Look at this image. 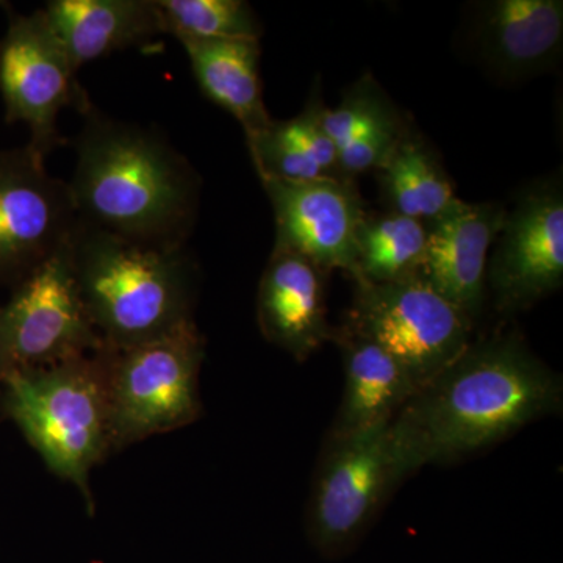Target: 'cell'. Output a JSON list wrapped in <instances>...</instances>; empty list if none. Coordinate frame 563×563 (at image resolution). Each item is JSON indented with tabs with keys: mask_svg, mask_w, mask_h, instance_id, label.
Listing matches in <instances>:
<instances>
[{
	"mask_svg": "<svg viewBox=\"0 0 563 563\" xmlns=\"http://www.w3.org/2000/svg\"><path fill=\"white\" fill-rule=\"evenodd\" d=\"M325 272L302 255L273 250L258 285L257 318L265 339L298 361L331 340Z\"/></svg>",
	"mask_w": 563,
	"mask_h": 563,
	"instance_id": "cell-15",
	"label": "cell"
},
{
	"mask_svg": "<svg viewBox=\"0 0 563 563\" xmlns=\"http://www.w3.org/2000/svg\"><path fill=\"white\" fill-rule=\"evenodd\" d=\"M487 262V288L501 314H515L563 284L561 176L533 181L506 210Z\"/></svg>",
	"mask_w": 563,
	"mask_h": 563,
	"instance_id": "cell-9",
	"label": "cell"
},
{
	"mask_svg": "<svg viewBox=\"0 0 563 563\" xmlns=\"http://www.w3.org/2000/svg\"><path fill=\"white\" fill-rule=\"evenodd\" d=\"M561 376L518 332L472 342L393 417L399 484L428 465L457 462L504 442L562 406Z\"/></svg>",
	"mask_w": 563,
	"mask_h": 563,
	"instance_id": "cell-1",
	"label": "cell"
},
{
	"mask_svg": "<svg viewBox=\"0 0 563 563\" xmlns=\"http://www.w3.org/2000/svg\"><path fill=\"white\" fill-rule=\"evenodd\" d=\"M76 76L43 9L10 14L0 40V96L7 122L27 125L29 146L41 157L60 146V111L65 107L81 111L91 102Z\"/></svg>",
	"mask_w": 563,
	"mask_h": 563,
	"instance_id": "cell-8",
	"label": "cell"
},
{
	"mask_svg": "<svg viewBox=\"0 0 563 563\" xmlns=\"http://www.w3.org/2000/svg\"><path fill=\"white\" fill-rule=\"evenodd\" d=\"M331 340L342 350L344 363L342 406L332 433L388 424L415 395L409 377L383 347L347 324L333 329Z\"/></svg>",
	"mask_w": 563,
	"mask_h": 563,
	"instance_id": "cell-18",
	"label": "cell"
},
{
	"mask_svg": "<svg viewBox=\"0 0 563 563\" xmlns=\"http://www.w3.org/2000/svg\"><path fill=\"white\" fill-rule=\"evenodd\" d=\"M321 92L291 120H273L268 128L246 136L252 163L261 180L309 181L344 179L336 150L321 124Z\"/></svg>",
	"mask_w": 563,
	"mask_h": 563,
	"instance_id": "cell-20",
	"label": "cell"
},
{
	"mask_svg": "<svg viewBox=\"0 0 563 563\" xmlns=\"http://www.w3.org/2000/svg\"><path fill=\"white\" fill-rule=\"evenodd\" d=\"M102 346L81 301L68 242L18 282L10 301L0 307V377Z\"/></svg>",
	"mask_w": 563,
	"mask_h": 563,
	"instance_id": "cell-7",
	"label": "cell"
},
{
	"mask_svg": "<svg viewBox=\"0 0 563 563\" xmlns=\"http://www.w3.org/2000/svg\"><path fill=\"white\" fill-rule=\"evenodd\" d=\"M504 214L501 203H474L457 198L426 224L428 242L418 277L473 322L487 298L488 252Z\"/></svg>",
	"mask_w": 563,
	"mask_h": 563,
	"instance_id": "cell-14",
	"label": "cell"
},
{
	"mask_svg": "<svg viewBox=\"0 0 563 563\" xmlns=\"http://www.w3.org/2000/svg\"><path fill=\"white\" fill-rule=\"evenodd\" d=\"M274 211L276 244L302 255L322 272L342 269L355 277V235L365 206L355 180H261Z\"/></svg>",
	"mask_w": 563,
	"mask_h": 563,
	"instance_id": "cell-12",
	"label": "cell"
},
{
	"mask_svg": "<svg viewBox=\"0 0 563 563\" xmlns=\"http://www.w3.org/2000/svg\"><path fill=\"white\" fill-rule=\"evenodd\" d=\"M355 284L347 325L383 347L401 366L415 393L472 344V318L420 277Z\"/></svg>",
	"mask_w": 563,
	"mask_h": 563,
	"instance_id": "cell-6",
	"label": "cell"
},
{
	"mask_svg": "<svg viewBox=\"0 0 563 563\" xmlns=\"http://www.w3.org/2000/svg\"><path fill=\"white\" fill-rule=\"evenodd\" d=\"M69 250L103 346L124 350L191 320L195 265L187 247L129 242L79 220Z\"/></svg>",
	"mask_w": 563,
	"mask_h": 563,
	"instance_id": "cell-3",
	"label": "cell"
},
{
	"mask_svg": "<svg viewBox=\"0 0 563 563\" xmlns=\"http://www.w3.org/2000/svg\"><path fill=\"white\" fill-rule=\"evenodd\" d=\"M2 406L52 473L95 507L90 472L111 444L107 347L0 377Z\"/></svg>",
	"mask_w": 563,
	"mask_h": 563,
	"instance_id": "cell-4",
	"label": "cell"
},
{
	"mask_svg": "<svg viewBox=\"0 0 563 563\" xmlns=\"http://www.w3.org/2000/svg\"><path fill=\"white\" fill-rule=\"evenodd\" d=\"M321 124L335 146L340 174L351 180L376 172L409 131L402 114L369 73L347 88L335 109L324 107Z\"/></svg>",
	"mask_w": 563,
	"mask_h": 563,
	"instance_id": "cell-17",
	"label": "cell"
},
{
	"mask_svg": "<svg viewBox=\"0 0 563 563\" xmlns=\"http://www.w3.org/2000/svg\"><path fill=\"white\" fill-rule=\"evenodd\" d=\"M376 174L387 211L426 224L457 199L440 155L410 129Z\"/></svg>",
	"mask_w": 563,
	"mask_h": 563,
	"instance_id": "cell-21",
	"label": "cell"
},
{
	"mask_svg": "<svg viewBox=\"0 0 563 563\" xmlns=\"http://www.w3.org/2000/svg\"><path fill=\"white\" fill-rule=\"evenodd\" d=\"M163 33L177 40H261L257 14L243 0H155Z\"/></svg>",
	"mask_w": 563,
	"mask_h": 563,
	"instance_id": "cell-23",
	"label": "cell"
},
{
	"mask_svg": "<svg viewBox=\"0 0 563 563\" xmlns=\"http://www.w3.org/2000/svg\"><path fill=\"white\" fill-rule=\"evenodd\" d=\"M43 11L76 73L163 35L155 0H51Z\"/></svg>",
	"mask_w": 563,
	"mask_h": 563,
	"instance_id": "cell-16",
	"label": "cell"
},
{
	"mask_svg": "<svg viewBox=\"0 0 563 563\" xmlns=\"http://www.w3.org/2000/svg\"><path fill=\"white\" fill-rule=\"evenodd\" d=\"M31 146L0 151V280L21 282L69 242L76 207L68 181Z\"/></svg>",
	"mask_w": 563,
	"mask_h": 563,
	"instance_id": "cell-10",
	"label": "cell"
},
{
	"mask_svg": "<svg viewBox=\"0 0 563 563\" xmlns=\"http://www.w3.org/2000/svg\"><path fill=\"white\" fill-rule=\"evenodd\" d=\"M203 347L192 318L124 350L107 347L113 448L176 431L198 420Z\"/></svg>",
	"mask_w": 563,
	"mask_h": 563,
	"instance_id": "cell-5",
	"label": "cell"
},
{
	"mask_svg": "<svg viewBox=\"0 0 563 563\" xmlns=\"http://www.w3.org/2000/svg\"><path fill=\"white\" fill-rule=\"evenodd\" d=\"M428 242L426 222L402 214H365L357 235L354 280L387 284L417 277Z\"/></svg>",
	"mask_w": 563,
	"mask_h": 563,
	"instance_id": "cell-22",
	"label": "cell"
},
{
	"mask_svg": "<svg viewBox=\"0 0 563 563\" xmlns=\"http://www.w3.org/2000/svg\"><path fill=\"white\" fill-rule=\"evenodd\" d=\"M206 98L240 122L244 136L273 122L263 102L261 40H180Z\"/></svg>",
	"mask_w": 563,
	"mask_h": 563,
	"instance_id": "cell-19",
	"label": "cell"
},
{
	"mask_svg": "<svg viewBox=\"0 0 563 563\" xmlns=\"http://www.w3.org/2000/svg\"><path fill=\"white\" fill-rule=\"evenodd\" d=\"M472 7L466 46L496 81L532 79L561 60V0H488Z\"/></svg>",
	"mask_w": 563,
	"mask_h": 563,
	"instance_id": "cell-13",
	"label": "cell"
},
{
	"mask_svg": "<svg viewBox=\"0 0 563 563\" xmlns=\"http://www.w3.org/2000/svg\"><path fill=\"white\" fill-rule=\"evenodd\" d=\"M388 426L331 433L310 503V525L325 547L354 540L398 487Z\"/></svg>",
	"mask_w": 563,
	"mask_h": 563,
	"instance_id": "cell-11",
	"label": "cell"
},
{
	"mask_svg": "<svg viewBox=\"0 0 563 563\" xmlns=\"http://www.w3.org/2000/svg\"><path fill=\"white\" fill-rule=\"evenodd\" d=\"M68 181L77 218L141 244L187 246L202 181L162 133L107 117L88 103Z\"/></svg>",
	"mask_w": 563,
	"mask_h": 563,
	"instance_id": "cell-2",
	"label": "cell"
}]
</instances>
